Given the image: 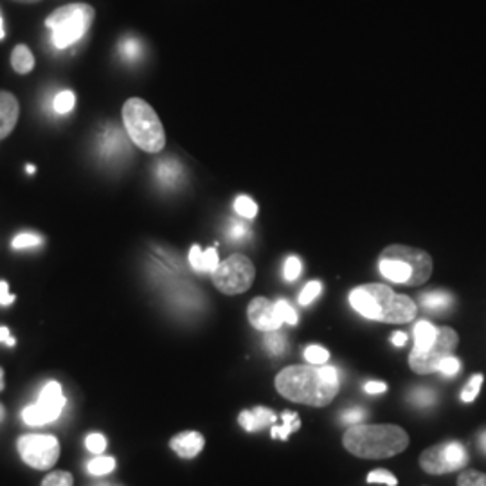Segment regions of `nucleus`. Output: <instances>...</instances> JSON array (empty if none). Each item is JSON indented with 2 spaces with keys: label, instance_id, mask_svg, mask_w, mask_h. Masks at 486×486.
<instances>
[{
  "label": "nucleus",
  "instance_id": "4be33fe9",
  "mask_svg": "<svg viewBox=\"0 0 486 486\" xmlns=\"http://www.w3.org/2000/svg\"><path fill=\"white\" fill-rule=\"evenodd\" d=\"M265 348L272 353V355H283L285 349H287V340H285V335L279 333L278 329L276 331H267L265 335Z\"/></svg>",
  "mask_w": 486,
  "mask_h": 486
},
{
  "label": "nucleus",
  "instance_id": "9b49d317",
  "mask_svg": "<svg viewBox=\"0 0 486 486\" xmlns=\"http://www.w3.org/2000/svg\"><path fill=\"white\" fill-rule=\"evenodd\" d=\"M67 404V399L64 397L62 386L58 382H47L44 390L40 391L38 402L27 405L22 410V420L27 425H46L60 418L64 407Z\"/></svg>",
  "mask_w": 486,
  "mask_h": 486
},
{
  "label": "nucleus",
  "instance_id": "09e8293b",
  "mask_svg": "<svg viewBox=\"0 0 486 486\" xmlns=\"http://www.w3.org/2000/svg\"><path fill=\"white\" fill-rule=\"evenodd\" d=\"M4 418H5V407L0 404V421H4Z\"/></svg>",
  "mask_w": 486,
  "mask_h": 486
},
{
  "label": "nucleus",
  "instance_id": "de8ad7c7",
  "mask_svg": "<svg viewBox=\"0 0 486 486\" xmlns=\"http://www.w3.org/2000/svg\"><path fill=\"white\" fill-rule=\"evenodd\" d=\"M13 2H18V4H36L40 0H13Z\"/></svg>",
  "mask_w": 486,
  "mask_h": 486
},
{
  "label": "nucleus",
  "instance_id": "8fccbe9b",
  "mask_svg": "<svg viewBox=\"0 0 486 486\" xmlns=\"http://www.w3.org/2000/svg\"><path fill=\"white\" fill-rule=\"evenodd\" d=\"M5 36V33H4V22H2V16H0V40Z\"/></svg>",
  "mask_w": 486,
  "mask_h": 486
},
{
  "label": "nucleus",
  "instance_id": "72a5a7b5",
  "mask_svg": "<svg viewBox=\"0 0 486 486\" xmlns=\"http://www.w3.org/2000/svg\"><path fill=\"white\" fill-rule=\"evenodd\" d=\"M85 445H86V449H88L92 454H97V456H99V454H103L105 449H106V438H105L103 434H99V432H92V434L86 436Z\"/></svg>",
  "mask_w": 486,
  "mask_h": 486
},
{
  "label": "nucleus",
  "instance_id": "603ef678",
  "mask_svg": "<svg viewBox=\"0 0 486 486\" xmlns=\"http://www.w3.org/2000/svg\"><path fill=\"white\" fill-rule=\"evenodd\" d=\"M103 486H108V485H103Z\"/></svg>",
  "mask_w": 486,
  "mask_h": 486
},
{
  "label": "nucleus",
  "instance_id": "c03bdc74",
  "mask_svg": "<svg viewBox=\"0 0 486 486\" xmlns=\"http://www.w3.org/2000/svg\"><path fill=\"white\" fill-rule=\"evenodd\" d=\"M391 342H393L395 346L402 348V346H405V342H407V335H405L404 331H397V333H393Z\"/></svg>",
  "mask_w": 486,
  "mask_h": 486
},
{
  "label": "nucleus",
  "instance_id": "20e7f679",
  "mask_svg": "<svg viewBox=\"0 0 486 486\" xmlns=\"http://www.w3.org/2000/svg\"><path fill=\"white\" fill-rule=\"evenodd\" d=\"M380 274L405 287H418L429 281L434 263L429 252L409 245H390L382 250L379 259Z\"/></svg>",
  "mask_w": 486,
  "mask_h": 486
},
{
  "label": "nucleus",
  "instance_id": "a18cd8bd",
  "mask_svg": "<svg viewBox=\"0 0 486 486\" xmlns=\"http://www.w3.org/2000/svg\"><path fill=\"white\" fill-rule=\"evenodd\" d=\"M480 447H481L483 452H486V430L480 434Z\"/></svg>",
  "mask_w": 486,
  "mask_h": 486
},
{
  "label": "nucleus",
  "instance_id": "37998d69",
  "mask_svg": "<svg viewBox=\"0 0 486 486\" xmlns=\"http://www.w3.org/2000/svg\"><path fill=\"white\" fill-rule=\"evenodd\" d=\"M0 342H5L11 348L16 344L15 339L9 335V328L7 326H0Z\"/></svg>",
  "mask_w": 486,
  "mask_h": 486
},
{
  "label": "nucleus",
  "instance_id": "f03ea898",
  "mask_svg": "<svg viewBox=\"0 0 486 486\" xmlns=\"http://www.w3.org/2000/svg\"><path fill=\"white\" fill-rule=\"evenodd\" d=\"M349 305L362 318L379 323H410L418 312L410 298L400 296L380 283H368L351 290Z\"/></svg>",
  "mask_w": 486,
  "mask_h": 486
},
{
  "label": "nucleus",
  "instance_id": "2eb2a0df",
  "mask_svg": "<svg viewBox=\"0 0 486 486\" xmlns=\"http://www.w3.org/2000/svg\"><path fill=\"white\" fill-rule=\"evenodd\" d=\"M276 421L278 414L268 407H254L252 410H242L238 416V423L247 432H256L265 427H272Z\"/></svg>",
  "mask_w": 486,
  "mask_h": 486
},
{
  "label": "nucleus",
  "instance_id": "a211bd4d",
  "mask_svg": "<svg viewBox=\"0 0 486 486\" xmlns=\"http://www.w3.org/2000/svg\"><path fill=\"white\" fill-rule=\"evenodd\" d=\"M438 335V328L429 321H420L414 326V348L412 351H423L427 349Z\"/></svg>",
  "mask_w": 486,
  "mask_h": 486
},
{
  "label": "nucleus",
  "instance_id": "412c9836",
  "mask_svg": "<svg viewBox=\"0 0 486 486\" xmlns=\"http://www.w3.org/2000/svg\"><path fill=\"white\" fill-rule=\"evenodd\" d=\"M483 380H485V377L480 375V373L471 377V380L467 382V386H465L463 391H461V400H463L465 404H471V402H474V400L478 399V395L481 393Z\"/></svg>",
  "mask_w": 486,
  "mask_h": 486
},
{
  "label": "nucleus",
  "instance_id": "cd10ccee",
  "mask_svg": "<svg viewBox=\"0 0 486 486\" xmlns=\"http://www.w3.org/2000/svg\"><path fill=\"white\" fill-rule=\"evenodd\" d=\"M458 486H486V474L480 471H465L458 478Z\"/></svg>",
  "mask_w": 486,
  "mask_h": 486
},
{
  "label": "nucleus",
  "instance_id": "423d86ee",
  "mask_svg": "<svg viewBox=\"0 0 486 486\" xmlns=\"http://www.w3.org/2000/svg\"><path fill=\"white\" fill-rule=\"evenodd\" d=\"M96 18V9L90 4L75 2L58 7L46 18V27L53 33V44L58 49H67L80 42L88 33Z\"/></svg>",
  "mask_w": 486,
  "mask_h": 486
},
{
  "label": "nucleus",
  "instance_id": "1a4fd4ad",
  "mask_svg": "<svg viewBox=\"0 0 486 486\" xmlns=\"http://www.w3.org/2000/svg\"><path fill=\"white\" fill-rule=\"evenodd\" d=\"M458 342H460V337L452 328L449 326L438 328V335L427 349L410 351L409 355L410 370L418 375H429V373L438 371L440 362L456 351Z\"/></svg>",
  "mask_w": 486,
  "mask_h": 486
},
{
  "label": "nucleus",
  "instance_id": "f704fd0d",
  "mask_svg": "<svg viewBox=\"0 0 486 486\" xmlns=\"http://www.w3.org/2000/svg\"><path fill=\"white\" fill-rule=\"evenodd\" d=\"M276 312H278V316H279V319L283 323L292 324V326L298 324V314H296V310L285 299H279L276 303Z\"/></svg>",
  "mask_w": 486,
  "mask_h": 486
},
{
  "label": "nucleus",
  "instance_id": "49530a36",
  "mask_svg": "<svg viewBox=\"0 0 486 486\" xmlns=\"http://www.w3.org/2000/svg\"><path fill=\"white\" fill-rule=\"evenodd\" d=\"M5 390V382H4V368L0 366V393Z\"/></svg>",
  "mask_w": 486,
  "mask_h": 486
},
{
  "label": "nucleus",
  "instance_id": "0eeeda50",
  "mask_svg": "<svg viewBox=\"0 0 486 486\" xmlns=\"http://www.w3.org/2000/svg\"><path fill=\"white\" fill-rule=\"evenodd\" d=\"M213 274L215 287L228 296H238L252 287L256 278L254 263L245 254H233L220 261Z\"/></svg>",
  "mask_w": 486,
  "mask_h": 486
},
{
  "label": "nucleus",
  "instance_id": "4c0bfd02",
  "mask_svg": "<svg viewBox=\"0 0 486 486\" xmlns=\"http://www.w3.org/2000/svg\"><path fill=\"white\" fill-rule=\"evenodd\" d=\"M366 418V410L362 407H351L342 414V421L349 425H359Z\"/></svg>",
  "mask_w": 486,
  "mask_h": 486
},
{
  "label": "nucleus",
  "instance_id": "dca6fc26",
  "mask_svg": "<svg viewBox=\"0 0 486 486\" xmlns=\"http://www.w3.org/2000/svg\"><path fill=\"white\" fill-rule=\"evenodd\" d=\"M281 418H283V425L281 427L276 425V423L270 427V438L272 440L287 441L290 438V434H294V432L299 430L301 421H299L298 412H294V410H285Z\"/></svg>",
  "mask_w": 486,
  "mask_h": 486
},
{
  "label": "nucleus",
  "instance_id": "a19ab883",
  "mask_svg": "<svg viewBox=\"0 0 486 486\" xmlns=\"http://www.w3.org/2000/svg\"><path fill=\"white\" fill-rule=\"evenodd\" d=\"M15 299L16 298L11 296L9 290H7V281L0 279V307H9V305L15 303Z\"/></svg>",
  "mask_w": 486,
  "mask_h": 486
},
{
  "label": "nucleus",
  "instance_id": "e433bc0d",
  "mask_svg": "<svg viewBox=\"0 0 486 486\" xmlns=\"http://www.w3.org/2000/svg\"><path fill=\"white\" fill-rule=\"evenodd\" d=\"M189 263L197 272H206L204 268V250L198 245H193L189 250Z\"/></svg>",
  "mask_w": 486,
  "mask_h": 486
},
{
  "label": "nucleus",
  "instance_id": "473e14b6",
  "mask_svg": "<svg viewBox=\"0 0 486 486\" xmlns=\"http://www.w3.org/2000/svg\"><path fill=\"white\" fill-rule=\"evenodd\" d=\"M460 370H461V362H460V359H456L454 355L443 359V360L440 362V366H438V371H440L443 377H456V375L460 373Z\"/></svg>",
  "mask_w": 486,
  "mask_h": 486
},
{
  "label": "nucleus",
  "instance_id": "c756f323",
  "mask_svg": "<svg viewBox=\"0 0 486 486\" xmlns=\"http://www.w3.org/2000/svg\"><path fill=\"white\" fill-rule=\"evenodd\" d=\"M301 270H303V265H301V259L298 256L287 258L285 268H283V276L287 281H296L301 276Z\"/></svg>",
  "mask_w": 486,
  "mask_h": 486
},
{
  "label": "nucleus",
  "instance_id": "f257e3e1",
  "mask_svg": "<svg viewBox=\"0 0 486 486\" xmlns=\"http://www.w3.org/2000/svg\"><path fill=\"white\" fill-rule=\"evenodd\" d=\"M276 390L296 404L326 407L337 397L340 382L331 366H289L276 377Z\"/></svg>",
  "mask_w": 486,
  "mask_h": 486
},
{
  "label": "nucleus",
  "instance_id": "bb28decb",
  "mask_svg": "<svg viewBox=\"0 0 486 486\" xmlns=\"http://www.w3.org/2000/svg\"><path fill=\"white\" fill-rule=\"evenodd\" d=\"M321 292H323V283H321V281H310V283L303 289V292H301V296H299V305H303V307L310 305L314 299L319 298Z\"/></svg>",
  "mask_w": 486,
  "mask_h": 486
},
{
  "label": "nucleus",
  "instance_id": "79ce46f5",
  "mask_svg": "<svg viewBox=\"0 0 486 486\" xmlns=\"http://www.w3.org/2000/svg\"><path fill=\"white\" fill-rule=\"evenodd\" d=\"M364 391L370 395H380V393L388 391V384L386 382H368L364 386Z\"/></svg>",
  "mask_w": 486,
  "mask_h": 486
},
{
  "label": "nucleus",
  "instance_id": "ea45409f",
  "mask_svg": "<svg viewBox=\"0 0 486 486\" xmlns=\"http://www.w3.org/2000/svg\"><path fill=\"white\" fill-rule=\"evenodd\" d=\"M229 237L235 242H242L248 237V228L245 224H240V222H233L231 228H229Z\"/></svg>",
  "mask_w": 486,
  "mask_h": 486
},
{
  "label": "nucleus",
  "instance_id": "7c9ffc66",
  "mask_svg": "<svg viewBox=\"0 0 486 486\" xmlns=\"http://www.w3.org/2000/svg\"><path fill=\"white\" fill-rule=\"evenodd\" d=\"M44 242V238L40 235H35V233H22V235H16L11 242L13 248H29V247H36L40 243Z\"/></svg>",
  "mask_w": 486,
  "mask_h": 486
},
{
  "label": "nucleus",
  "instance_id": "39448f33",
  "mask_svg": "<svg viewBox=\"0 0 486 486\" xmlns=\"http://www.w3.org/2000/svg\"><path fill=\"white\" fill-rule=\"evenodd\" d=\"M123 123L132 143L147 154H159L166 147V132L157 112L141 97L123 105Z\"/></svg>",
  "mask_w": 486,
  "mask_h": 486
},
{
  "label": "nucleus",
  "instance_id": "3c124183",
  "mask_svg": "<svg viewBox=\"0 0 486 486\" xmlns=\"http://www.w3.org/2000/svg\"><path fill=\"white\" fill-rule=\"evenodd\" d=\"M27 171H29V173H35V166H33V164H27Z\"/></svg>",
  "mask_w": 486,
  "mask_h": 486
},
{
  "label": "nucleus",
  "instance_id": "7ed1b4c3",
  "mask_svg": "<svg viewBox=\"0 0 486 486\" xmlns=\"http://www.w3.org/2000/svg\"><path fill=\"white\" fill-rule=\"evenodd\" d=\"M342 445L348 452L362 460H386L404 452L409 447V434L400 425H351L344 436Z\"/></svg>",
  "mask_w": 486,
  "mask_h": 486
},
{
  "label": "nucleus",
  "instance_id": "c85d7f7f",
  "mask_svg": "<svg viewBox=\"0 0 486 486\" xmlns=\"http://www.w3.org/2000/svg\"><path fill=\"white\" fill-rule=\"evenodd\" d=\"M75 101H76L75 92L66 90V92H62V94L56 96V99H55V110L58 114H67V112H71L75 108Z\"/></svg>",
  "mask_w": 486,
  "mask_h": 486
},
{
  "label": "nucleus",
  "instance_id": "f8f14e48",
  "mask_svg": "<svg viewBox=\"0 0 486 486\" xmlns=\"http://www.w3.org/2000/svg\"><path fill=\"white\" fill-rule=\"evenodd\" d=\"M247 316L250 324L259 331H276L281 328L283 321L276 312V303L267 298H254L247 309Z\"/></svg>",
  "mask_w": 486,
  "mask_h": 486
},
{
  "label": "nucleus",
  "instance_id": "6e6552de",
  "mask_svg": "<svg viewBox=\"0 0 486 486\" xmlns=\"http://www.w3.org/2000/svg\"><path fill=\"white\" fill-rule=\"evenodd\" d=\"M16 451L35 471H51L60 460V441L51 434H24L16 440Z\"/></svg>",
  "mask_w": 486,
  "mask_h": 486
},
{
  "label": "nucleus",
  "instance_id": "a878e982",
  "mask_svg": "<svg viewBox=\"0 0 486 486\" xmlns=\"http://www.w3.org/2000/svg\"><path fill=\"white\" fill-rule=\"evenodd\" d=\"M305 359L312 364V366H323L328 362L329 359V353L328 349H324L323 346H318V344H312L305 349Z\"/></svg>",
  "mask_w": 486,
  "mask_h": 486
},
{
  "label": "nucleus",
  "instance_id": "2f4dec72",
  "mask_svg": "<svg viewBox=\"0 0 486 486\" xmlns=\"http://www.w3.org/2000/svg\"><path fill=\"white\" fill-rule=\"evenodd\" d=\"M368 483H382V485L397 486L399 485V480L391 472H388L384 469H377V471H371L368 474Z\"/></svg>",
  "mask_w": 486,
  "mask_h": 486
},
{
  "label": "nucleus",
  "instance_id": "5701e85b",
  "mask_svg": "<svg viewBox=\"0 0 486 486\" xmlns=\"http://www.w3.org/2000/svg\"><path fill=\"white\" fill-rule=\"evenodd\" d=\"M409 400H410V404H414L416 407H430L436 402V393L432 390H429V388H416V390L410 391Z\"/></svg>",
  "mask_w": 486,
  "mask_h": 486
},
{
  "label": "nucleus",
  "instance_id": "f3484780",
  "mask_svg": "<svg viewBox=\"0 0 486 486\" xmlns=\"http://www.w3.org/2000/svg\"><path fill=\"white\" fill-rule=\"evenodd\" d=\"M11 67L16 75H29L35 69V56L31 49L24 44H18L11 53Z\"/></svg>",
  "mask_w": 486,
  "mask_h": 486
},
{
  "label": "nucleus",
  "instance_id": "ddd939ff",
  "mask_svg": "<svg viewBox=\"0 0 486 486\" xmlns=\"http://www.w3.org/2000/svg\"><path fill=\"white\" fill-rule=\"evenodd\" d=\"M206 440L197 430H184L169 440L171 451L182 460H193L204 451Z\"/></svg>",
  "mask_w": 486,
  "mask_h": 486
},
{
  "label": "nucleus",
  "instance_id": "6ab92c4d",
  "mask_svg": "<svg viewBox=\"0 0 486 486\" xmlns=\"http://www.w3.org/2000/svg\"><path fill=\"white\" fill-rule=\"evenodd\" d=\"M420 303L427 310H445L452 305V296L447 292H429L421 296Z\"/></svg>",
  "mask_w": 486,
  "mask_h": 486
},
{
  "label": "nucleus",
  "instance_id": "b1692460",
  "mask_svg": "<svg viewBox=\"0 0 486 486\" xmlns=\"http://www.w3.org/2000/svg\"><path fill=\"white\" fill-rule=\"evenodd\" d=\"M40 486H75V478L67 471L49 472Z\"/></svg>",
  "mask_w": 486,
  "mask_h": 486
},
{
  "label": "nucleus",
  "instance_id": "393cba45",
  "mask_svg": "<svg viewBox=\"0 0 486 486\" xmlns=\"http://www.w3.org/2000/svg\"><path fill=\"white\" fill-rule=\"evenodd\" d=\"M235 209H237V213H238L240 217L247 218V220H250V218H254V217L258 215V206H256V202H254L250 197H247V195H240V197L235 200Z\"/></svg>",
  "mask_w": 486,
  "mask_h": 486
},
{
  "label": "nucleus",
  "instance_id": "58836bf2",
  "mask_svg": "<svg viewBox=\"0 0 486 486\" xmlns=\"http://www.w3.org/2000/svg\"><path fill=\"white\" fill-rule=\"evenodd\" d=\"M218 265H220V259H218L217 248L211 247V248L204 250V268H206V272H215Z\"/></svg>",
  "mask_w": 486,
  "mask_h": 486
},
{
  "label": "nucleus",
  "instance_id": "aec40b11",
  "mask_svg": "<svg viewBox=\"0 0 486 486\" xmlns=\"http://www.w3.org/2000/svg\"><path fill=\"white\" fill-rule=\"evenodd\" d=\"M86 469L92 476H106L116 469V460L112 456L99 454V458H94L92 461H88Z\"/></svg>",
  "mask_w": 486,
  "mask_h": 486
},
{
  "label": "nucleus",
  "instance_id": "4468645a",
  "mask_svg": "<svg viewBox=\"0 0 486 486\" xmlns=\"http://www.w3.org/2000/svg\"><path fill=\"white\" fill-rule=\"evenodd\" d=\"M20 117V105L18 99L7 92L0 90V141L9 137V134L15 130Z\"/></svg>",
  "mask_w": 486,
  "mask_h": 486
},
{
  "label": "nucleus",
  "instance_id": "c9c22d12",
  "mask_svg": "<svg viewBox=\"0 0 486 486\" xmlns=\"http://www.w3.org/2000/svg\"><path fill=\"white\" fill-rule=\"evenodd\" d=\"M121 51L125 53L127 58L132 60V58H136V56L141 55V44L136 38H125L121 42Z\"/></svg>",
  "mask_w": 486,
  "mask_h": 486
},
{
  "label": "nucleus",
  "instance_id": "9d476101",
  "mask_svg": "<svg viewBox=\"0 0 486 486\" xmlns=\"http://www.w3.org/2000/svg\"><path fill=\"white\" fill-rule=\"evenodd\" d=\"M469 465V452L460 441H445L429 447L420 456V467L432 476L463 471Z\"/></svg>",
  "mask_w": 486,
  "mask_h": 486
}]
</instances>
